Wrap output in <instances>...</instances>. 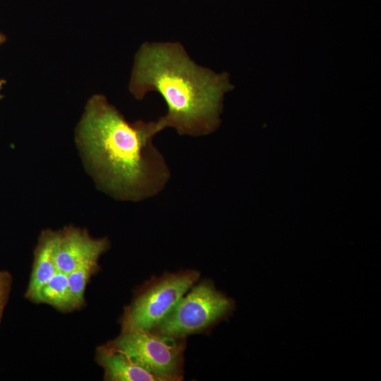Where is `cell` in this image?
<instances>
[{
  "instance_id": "30bf717a",
  "label": "cell",
  "mask_w": 381,
  "mask_h": 381,
  "mask_svg": "<svg viewBox=\"0 0 381 381\" xmlns=\"http://www.w3.org/2000/svg\"><path fill=\"white\" fill-rule=\"evenodd\" d=\"M99 270L98 260L87 261L67 274L69 294L73 310L80 308L84 303V293L90 277Z\"/></svg>"
},
{
  "instance_id": "9c48e42d",
  "label": "cell",
  "mask_w": 381,
  "mask_h": 381,
  "mask_svg": "<svg viewBox=\"0 0 381 381\" xmlns=\"http://www.w3.org/2000/svg\"><path fill=\"white\" fill-rule=\"evenodd\" d=\"M44 303L61 311L73 310L71 303L68 275L57 271L42 288L37 303Z\"/></svg>"
},
{
  "instance_id": "277c9868",
  "label": "cell",
  "mask_w": 381,
  "mask_h": 381,
  "mask_svg": "<svg viewBox=\"0 0 381 381\" xmlns=\"http://www.w3.org/2000/svg\"><path fill=\"white\" fill-rule=\"evenodd\" d=\"M200 272L186 270L153 277L137 291L121 319V331L152 330L198 281Z\"/></svg>"
},
{
  "instance_id": "6da1fadb",
  "label": "cell",
  "mask_w": 381,
  "mask_h": 381,
  "mask_svg": "<svg viewBox=\"0 0 381 381\" xmlns=\"http://www.w3.org/2000/svg\"><path fill=\"white\" fill-rule=\"evenodd\" d=\"M159 121L131 123L102 95L90 97L76 128L75 141L99 188L121 200L139 201L159 193L170 176L154 145Z\"/></svg>"
},
{
  "instance_id": "8992f818",
  "label": "cell",
  "mask_w": 381,
  "mask_h": 381,
  "mask_svg": "<svg viewBox=\"0 0 381 381\" xmlns=\"http://www.w3.org/2000/svg\"><path fill=\"white\" fill-rule=\"evenodd\" d=\"M109 248L107 238H94L86 230L68 226L59 231L55 248V263L58 271L68 274L80 265L99 260Z\"/></svg>"
},
{
  "instance_id": "5b68a950",
  "label": "cell",
  "mask_w": 381,
  "mask_h": 381,
  "mask_svg": "<svg viewBox=\"0 0 381 381\" xmlns=\"http://www.w3.org/2000/svg\"><path fill=\"white\" fill-rule=\"evenodd\" d=\"M123 352L159 381H180L184 377L186 339L151 331L128 330L106 344Z\"/></svg>"
},
{
  "instance_id": "7a4b0ae2",
  "label": "cell",
  "mask_w": 381,
  "mask_h": 381,
  "mask_svg": "<svg viewBox=\"0 0 381 381\" xmlns=\"http://www.w3.org/2000/svg\"><path fill=\"white\" fill-rule=\"evenodd\" d=\"M233 89L226 73L217 74L196 64L181 44L145 42L137 52L129 90L138 99L150 91L167 106L158 121L163 129L200 136L219 126L224 93Z\"/></svg>"
},
{
  "instance_id": "8fae6325",
  "label": "cell",
  "mask_w": 381,
  "mask_h": 381,
  "mask_svg": "<svg viewBox=\"0 0 381 381\" xmlns=\"http://www.w3.org/2000/svg\"><path fill=\"white\" fill-rule=\"evenodd\" d=\"M4 83H5V81L0 79V97H1V90L3 89Z\"/></svg>"
},
{
  "instance_id": "52a82bcc",
  "label": "cell",
  "mask_w": 381,
  "mask_h": 381,
  "mask_svg": "<svg viewBox=\"0 0 381 381\" xmlns=\"http://www.w3.org/2000/svg\"><path fill=\"white\" fill-rule=\"evenodd\" d=\"M59 231H43L35 248L32 274L25 293V297L35 303L43 286L58 271L54 256Z\"/></svg>"
},
{
  "instance_id": "3957f363",
  "label": "cell",
  "mask_w": 381,
  "mask_h": 381,
  "mask_svg": "<svg viewBox=\"0 0 381 381\" xmlns=\"http://www.w3.org/2000/svg\"><path fill=\"white\" fill-rule=\"evenodd\" d=\"M235 309L234 300L217 290L210 280L190 288L151 332L175 338L207 331L229 317Z\"/></svg>"
},
{
  "instance_id": "7c38bea8",
  "label": "cell",
  "mask_w": 381,
  "mask_h": 381,
  "mask_svg": "<svg viewBox=\"0 0 381 381\" xmlns=\"http://www.w3.org/2000/svg\"><path fill=\"white\" fill-rule=\"evenodd\" d=\"M5 40V37L0 33V44H2Z\"/></svg>"
},
{
  "instance_id": "ba28073f",
  "label": "cell",
  "mask_w": 381,
  "mask_h": 381,
  "mask_svg": "<svg viewBox=\"0 0 381 381\" xmlns=\"http://www.w3.org/2000/svg\"><path fill=\"white\" fill-rule=\"evenodd\" d=\"M96 358L104 369L105 380L159 381L155 375L135 363L127 355L106 344L97 349Z\"/></svg>"
}]
</instances>
